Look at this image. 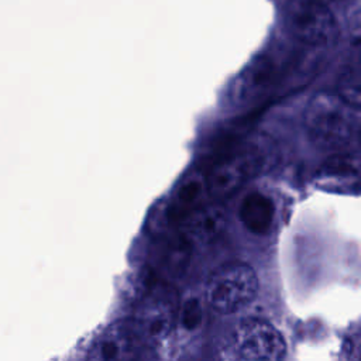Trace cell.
Listing matches in <instances>:
<instances>
[{
  "mask_svg": "<svg viewBox=\"0 0 361 361\" xmlns=\"http://www.w3.org/2000/svg\"><path fill=\"white\" fill-rule=\"evenodd\" d=\"M231 348L237 358L247 361H277L285 357L287 344L282 334L261 319L245 320L236 326Z\"/></svg>",
  "mask_w": 361,
  "mask_h": 361,
  "instance_id": "277c9868",
  "label": "cell"
},
{
  "mask_svg": "<svg viewBox=\"0 0 361 361\" xmlns=\"http://www.w3.org/2000/svg\"><path fill=\"white\" fill-rule=\"evenodd\" d=\"M227 217L220 206L195 209L188 216V236L193 243L207 245L224 231Z\"/></svg>",
  "mask_w": 361,
  "mask_h": 361,
  "instance_id": "ba28073f",
  "label": "cell"
},
{
  "mask_svg": "<svg viewBox=\"0 0 361 361\" xmlns=\"http://www.w3.org/2000/svg\"><path fill=\"white\" fill-rule=\"evenodd\" d=\"M205 179H196V178H188L184 179L181 184L174 205L171 206V219L178 220L179 217L185 214H191L195 209L193 206L198 203L200 195L203 193L205 188Z\"/></svg>",
  "mask_w": 361,
  "mask_h": 361,
  "instance_id": "30bf717a",
  "label": "cell"
},
{
  "mask_svg": "<svg viewBox=\"0 0 361 361\" xmlns=\"http://www.w3.org/2000/svg\"><path fill=\"white\" fill-rule=\"evenodd\" d=\"M136 330L125 322L109 326L92 347L90 358L100 361L130 360L136 357Z\"/></svg>",
  "mask_w": 361,
  "mask_h": 361,
  "instance_id": "8992f818",
  "label": "cell"
},
{
  "mask_svg": "<svg viewBox=\"0 0 361 361\" xmlns=\"http://www.w3.org/2000/svg\"><path fill=\"white\" fill-rule=\"evenodd\" d=\"M240 219L252 233L266 234L273 226L274 203L264 193H249L240 206Z\"/></svg>",
  "mask_w": 361,
  "mask_h": 361,
  "instance_id": "9c48e42d",
  "label": "cell"
},
{
  "mask_svg": "<svg viewBox=\"0 0 361 361\" xmlns=\"http://www.w3.org/2000/svg\"><path fill=\"white\" fill-rule=\"evenodd\" d=\"M259 278L252 267L231 263L216 270L206 284V299L219 313H234L254 301Z\"/></svg>",
  "mask_w": 361,
  "mask_h": 361,
  "instance_id": "7a4b0ae2",
  "label": "cell"
},
{
  "mask_svg": "<svg viewBox=\"0 0 361 361\" xmlns=\"http://www.w3.org/2000/svg\"><path fill=\"white\" fill-rule=\"evenodd\" d=\"M294 29L298 37L309 44L325 43L332 30V20L316 0H302L294 16Z\"/></svg>",
  "mask_w": 361,
  "mask_h": 361,
  "instance_id": "52a82bcc",
  "label": "cell"
},
{
  "mask_svg": "<svg viewBox=\"0 0 361 361\" xmlns=\"http://www.w3.org/2000/svg\"><path fill=\"white\" fill-rule=\"evenodd\" d=\"M330 2H340V0H330Z\"/></svg>",
  "mask_w": 361,
  "mask_h": 361,
  "instance_id": "4fadbf2b",
  "label": "cell"
},
{
  "mask_svg": "<svg viewBox=\"0 0 361 361\" xmlns=\"http://www.w3.org/2000/svg\"><path fill=\"white\" fill-rule=\"evenodd\" d=\"M361 86H360V75L358 72H348L343 76L339 86V96L343 97L347 103L354 107H360L361 103Z\"/></svg>",
  "mask_w": 361,
  "mask_h": 361,
  "instance_id": "8fae6325",
  "label": "cell"
},
{
  "mask_svg": "<svg viewBox=\"0 0 361 361\" xmlns=\"http://www.w3.org/2000/svg\"><path fill=\"white\" fill-rule=\"evenodd\" d=\"M358 109L333 93H318L305 111V126L311 140L327 150L346 146L358 128Z\"/></svg>",
  "mask_w": 361,
  "mask_h": 361,
  "instance_id": "6da1fadb",
  "label": "cell"
},
{
  "mask_svg": "<svg viewBox=\"0 0 361 361\" xmlns=\"http://www.w3.org/2000/svg\"><path fill=\"white\" fill-rule=\"evenodd\" d=\"M175 323V306L168 294H150L137 312L139 332L150 341L164 340Z\"/></svg>",
  "mask_w": 361,
  "mask_h": 361,
  "instance_id": "5b68a950",
  "label": "cell"
},
{
  "mask_svg": "<svg viewBox=\"0 0 361 361\" xmlns=\"http://www.w3.org/2000/svg\"><path fill=\"white\" fill-rule=\"evenodd\" d=\"M181 322H182V326L188 330H193L200 325L202 308L196 299H189L182 305Z\"/></svg>",
  "mask_w": 361,
  "mask_h": 361,
  "instance_id": "7c38bea8",
  "label": "cell"
},
{
  "mask_svg": "<svg viewBox=\"0 0 361 361\" xmlns=\"http://www.w3.org/2000/svg\"><path fill=\"white\" fill-rule=\"evenodd\" d=\"M264 156L257 146H240L229 150L207 172L205 185L213 196L224 198L242 188L263 167Z\"/></svg>",
  "mask_w": 361,
  "mask_h": 361,
  "instance_id": "3957f363",
  "label": "cell"
}]
</instances>
